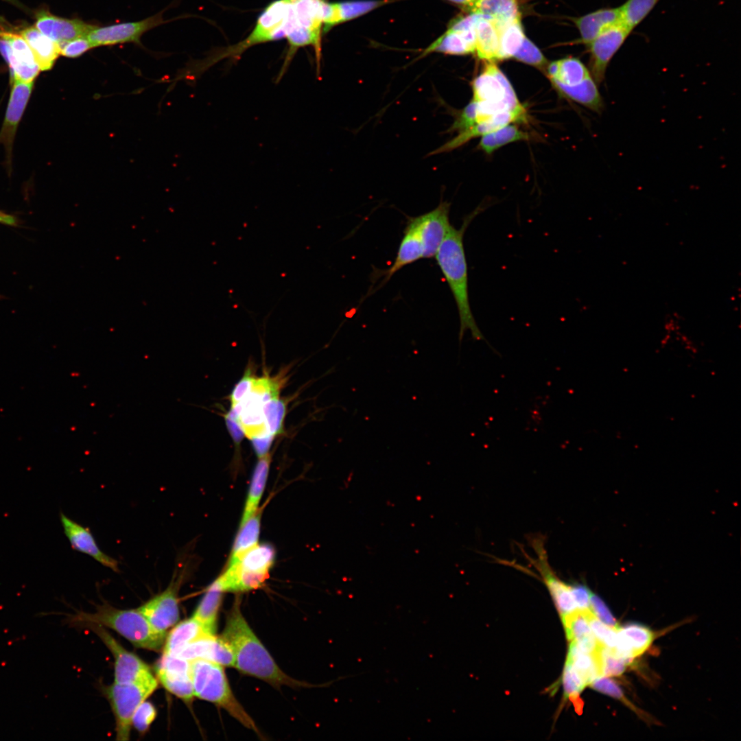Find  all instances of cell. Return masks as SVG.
<instances>
[{
	"label": "cell",
	"instance_id": "obj_13",
	"mask_svg": "<svg viewBox=\"0 0 741 741\" xmlns=\"http://www.w3.org/2000/svg\"><path fill=\"white\" fill-rule=\"evenodd\" d=\"M631 32L620 23L601 33L587 45L590 53L589 72L597 84L604 80L609 62Z\"/></svg>",
	"mask_w": 741,
	"mask_h": 741
},
{
	"label": "cell",
	"instance_id": "obj_25",
	"mask_svg": "<svg viewBox=\"0 0 741 741\" xmlns=\"http://www.w3.org/2000/svg\"><path fill=\"white\" fill-rule=\"evenodd\" d=\"M203 626L193 617L176 624L166 636L163 655L177 657L191 642L207 635Z\"/></svg>",
	"mask_w": 741,
	"mask_h": 741
},
{
	"label": "cell",
	"instance_id": "obj_32",
	"mask_svg": "<svg viewBox=\"0 0 741 741\" xmlns=\"http://www.w3.org/2000/svg\"><path fill=\"white\" fill-rule=\"evenodd\" d=\"M469 10L502 23L521 15L518 0H476Z\"/></svg>",
	"mask_w": 741,
	"mask_h": 741
},
{
	"label": "cell",
	"instance_id": "obj_54",
	"mask_svg": "<svg viewBox=\"0 0 741 741\" xmlns=\"http://www.w3.org/2000/svg\"><path fill=\"white\" fill-rule=\"evenodd\" d=\"M0 222L12 225L15 224V220L12 216L0 212Z\"/></svg>",
	"mask_w": 741,
	"mask_h": 741
},
{
	"label": "cell",
	"instance_id": "obj_50",
	"mask_svg": "<svg viewBox=\"0 0 741 741\" xmlns=\"http://www.w3.org/2000/svg\"><path fill=\"white\" fill-rule=\"evenodd\" d=\"M255 378L250 370H246L231 394V406L241 402L248 395L252 388Z\"/></svg>",
	"mask_w": 741,
	"mask_h": 741
},
{
	"label": "cell",
	"instance_id": "obj_11",
	"mask_svg": "<svg viewBox=\"0 0 741 741\" xmlns=\"http://www.w3.org/2000/svg\"><path fill=\"white\" fill-rule=\"evenodd\" d=\"M86 625L101 639L115 659V683H135L153 677L150 667L144 661L125 649L102 626Z\"/></svg>",
	"mask_w": 741,
	"mask_h": 741
},
{
	"label": "cell",
	"instance_id": "obj_33",
	"mask_svg": "<svg viewBox=\"0 0 741 741\" xmlns=\"http://www.w3.org/2000/svg\"><path fill=\"white\" fill-rule=\"evenodd\" d=\"M261 513L258 511L239 525L227 565L233 563L242 554L259 543Z\"/></svg>",
	"mask_w": 741,
	"mask_h": 741
},
{
	"label": "cell",
	"instance_id": "obj_53",
	"mask_svg": "<svg viewBox=\"0 0 741 741\" xmlns=\"http://www.w3.org/2000/svg\"><path fill=\"white\" fill-rule=\"evenodd\" d=\"M227 429L236 445H239L245 434L237 421L229 412L224 416Z\"/></svg>",
	"mask_w": 741,
	"mask_h": 741
},
{
	"label": "cell",
	"instance_id": "obj_1",
	"mask_svg": "<svg viewBox=\"0 0 741 741\" xmlns=\"http://www.w3.org/2000/svg\"><path fill=\"white\" fill-rule=\"evenodd\" d=\"M222 638L234 656V667L242 673L259 679L275 687H309L285 674L256 636L245 620L237 600L226 616Z\"/></svg>",
	"mask_w": 741,
	"mask_h": 741
},
{
	"label": "cell",
	"instance_id": "obj_16",
	"mask_svg": "<svg viewBox=\"0 0 741 741\" xmlns=\"http://www.w3.org/2000/svg\"><path fill=\"white\" fill-rule=\"evenodd\" d=\"M60 519L63 532L73 550L91 556L115 572H119L118 561L99 548L88 528L77 523L63 513H60Z\"/></svg>",
	"mask_w": 741,
	"mask_h": 741
},
{
	"label": "cell",
	"instance_id": "obj_49",
	"mask_svg": "<svg viewBox=\"0 0 741 741\" xmlns=\"http://www.w3.org/2000/svg\"><path fill=\"white\" fill-rule=\"evenodd\" d=\"M60 55L67 58H77L94 48L86 36L78 37L60 44Z\"/></svg>",
	"mask_w": 741,
	"mask_h": 741
},
{
	"label": "cell",
	"instance_id": "obj_37",
	"mask_svg": "<svg viewBox=\"0 0 741 741\" xmlns=\"http://www.w3.org/2000/svg\"><path fill=\"white\" fill-rule=\"evenodd\" d=\"M589 610H576L561 617L567 638L570 642H579L595 637L587 617Z\"/></svg>",
	"mask_w": 741,
	"mask_h": 741
},
{
	"label": "cell",
	"instance_id": "obj_46",
	"mask_svg": "<svg viewBox=\"0 0 741 741\" xmlns=\"http://www.w3.org/2000/svg\"><path fill=\"white\" fill-rule=\"evenodd\" d=\"M383 3V1H356L336 3L340 23L360 16L379 6Z\"/></svg>",
	"mask_w": 741,
	"mask_h": 741
},
{
	"label": "cell",
	"instance_id": "obj_18",
	"mask_svg": "<svg viewBox=\"0 0 741 741\" xmlns=\"http://www.w3.org/2000/svg\"><path fill=\"white\" fill-rule=\"evenodd\" d=\"M34 26L44 35L59 45L72 39L87 36L95 25L78 19H67L41 10L36 14Z\"/></svg>",
	"mask_w": 741,
	"mask_h": 741
},
{
	"label": "cell",
	"instance_id": "obj_44",
	"mask_svg": "<svg viewBox=\"0 0 741 741\" xmlns=\"http://www.w3.org/2000/svg\"><path fill=\"white\" fill-rule=\"evenodd\" d=\"M587 617L598 642L602 646L614 650L618 642L617 628H611L598 620L589 609Z\"/></svg>",
	"mask_w": 741,
	"mask_h": 741
},
{
	"label": "cell",
	"instance_id": "obj_4",
	"mask_svg": "<svg viewBox=\"0 0 741 741\" xmlns=\"http://www.w3.org/2000/svg\"><path fill=\"white\" fill-rule=\"evenodd\" d=\"M190 666L195 697L224 709L245 727L262 736L252 718L234 696L224 666L205 659L192 660Z\"/></svg>",
	"mask_w": 741,
	"mask_h": 741
},
{
	"label": "cell",
	"instance_id": "obj_14",
	"mask_svg": "<svg viewBox=\"0 0 741 741\" xmlns=\"http://www.w3.org/2000/svg\"><path fill=\"white\" fill-rule=\"evenodd\" d=\"M161 684L170 693L189 704L195 697L191 677L190 661L178 657L163 655L156 665Z\"/></svg>",
	"mask_w": 741,
	"mask_h": 741
},
{
	"label": "cell",
	"instance_id": "obj_55",
	"mask_svg": "<svg viewBox=\"0 0 741 741\" xmlns=\"http://www.w3.org/2000/svg\"><path fill=\"white\" fill-rule=\"evenodd\" d=\"M458 5H463L469 10L475 2L476 0H449Z\"/></svg>",
	"mask_w": 741,
	"mask_h": 741
},
{
	"label": "cell",
	"instance_id": "obj_24",
	"mask_svg": "<svg viewBox=\"0 0 741 741\" xmlns=\"http://www.w3.org/2000/svg\"><path fill=\"white\" fill-rule=\"evenodd\" d=\"M18 30L31 49L40 70H50L60 56V45L41 33L34 25L23 27Z\"/></svg>",
	"mask_w": 741,
	"mask_h": 741
},
{
	"label": "cell",
	"instance_id": "obj_21",
	"mask_svg": "<svg viewBox=\"0 0 741 741\" xmlns=\"http://www.w3.org/2000/svg\"><path fill=\"white\" fill-rule=\"evenodd\" d=\"M526 109L498 114L491 119L477 124L470 128L460 132L454 139L436 150L433 153L449 152L457 148L470 139L484 136L515 121H526Z\"/></svg>",
	"mask_w": 741,
	"mask_h": 741
},
{
	"label": "cell",
	"instance_id": "obj_52",
	"mask_svg": "<svg viewBox=\"0 0 741 741\" xmlns=\"http://www.w3.org/2000/svg\"><path fill=\"white\" fill-rule=\"evenodd\" d=\"M273 435H265L250 438L253 449L258 458L269 454V449L274 438Z\"/></svg>",
	"mask_w": 741,
	"mask_h": 741
},
{
	"label": "cell",
	"instance_id": "obj_43",
	"mask_svg": "<svg viewBox=\"0 0 741 741\" xmlns=\"http://www.w3.org/2000/svg\"><path fill=\"white\" fill-rule=\"evenodd\" d=\"M596 654L601 676H620L625 671L628 663L619 657L613 650L601 646Z\"/></svg>",
	"mask_w": 741,
	"mask_h": 741
},
{
	"label": "cell",
	"instance_id": "obj_23",
	"mask_svg": "<svg viewBox=\"0 0 741 741\" xmlns=\"http://www.w3.org/2000/svg\"><path fill=\"white\" fill-rule=\"evenodd\" d=\"M572 19L579 30L580 43L587 45L605 30L621 23L619 7L600 9Z\"/></svg>",
	"mask_w": 741,
	"mask_h": 741
},
{
	"label": "cell",
	"instance_id": "obj_56",
	"mask_svg": "<svg viewBox=\"0 0 741 741\" xmlns=\"http://www.w3.org/2000/svg\"><path fill=\"white\" fill-rule=\"evenodd\" d=\"M3 1H5L9 2L10 3H12V4L15 5H16V6H20V3H19V1L17 0H3Z\"/></svg>",
	"mask_w": 741,
	"mask_h": 741
},
{
	"label": "cell",
	"instance_id": "obj_7",
	"mask_svg": "<svg viewBox=\"0 0 741 741\" xmlns=\"http://www.w3.org/2000/svg\"><path fill=\"white\" fill-rule=\"evenodd\" d=\"M157 687L158 681L153 676L135 683H117L114 682L104 688V694L115 716L117 740H129L134 713Z\"/></svg>",
	"mask_w": 741,
	"mask_h": 741
},
{
	"label": "cell",
	"instance_id": "obj_39",
	"mask_svg": "<svg viewBox=\"0 0 741 741\" xmlns=\"http://www.w3.org/2000/svg\"><path fill=\"white\" fill-rule=\"evenodd\" d=\"M286 401L279 397H274L263 405V415L268 434L277 436L283 430L286 412Z\"/></svg>",
	"mask_w": 741,
	"mask_h": 741
},
{
	"label": "cell",
	"instance_id": "obj_15",
	"mask_svg": "<svg viewBox=\"0 0 741 741\" xmlns=\"http://www.w3.org/2000/svg\"><path fill=\"white\" fill-rule=\"evenodd\" d=\"M450 204L440 202L438 207L425 214L417 216L423 248V258L435 257L440 244L446 237L451 224L449 222Z\"/></svg>",
	"mask_w": 741,
	"mask_h": 741
},
{
	"label": "cell",
	"instance_id": "obj_30",
	"mask_svg": "<svg viewBox=\"0 0 741 741\" xmlns=\"http://www.w3.org/2000/svg\"><path fill=\"white\" fill-rule=\"evenodd\" d=\"M223 592L213 583L207 589L204 594L193 613L198 620L212 635H215L220 608Z\"/></svg>",
	"mask_w": 741,
	"mask_h": 741
},
{
	"label": "cell",
	"instance_id": "obj_26",
	"mask_svg": "<svg viewBox=\"0 0 741 741\" xmlns=\"http://www.w3.org/2000/svg\"><path fill=\"white\" fill-rule=\"evenodd\" d=\"M554 89L563 97L574 101L587 108L600 113L604 108L602 97L598 84L591 76L574 86L561 84L550 81Z\"/></svg>",
	"mask_w": 741,
	"mask_h": 741
},
{
	"label": "cell",
	"instance_id": "obj_6",
	"mask_svg": "<svg viewBox=\"0 0 741 741\" xmlns=\"http://www.w3.org/2000/svg\"><path fill=\"white\" fill-rule=\"evenodd\" d=\"M275 550L269 543H257L226 565L224 571L213 582L223 593H242L262 587L270 576L275 561Z\"/></svg>",
	"mask_w": 741,
	"mask_h": 741
},
{
	"label": "cell",
	"instance_id": "obj_57",
	"mask_svg": "<svg viewBox=\"0 0 741 741\" xmlns=\"http://www.w3.org/2000/svg\"><path fill=\"white\" fill-rule=\"evenodd\" d=\"M287 1H290V3H295V2H297V1H301V0H287Z\"/></svg>",
	"mask_w": 741,
	"mask_h": 741
},
{
	"label": "cell",
	"instance_id": "obj_35",
	"mask_svg": "<svg viewBox=\"0 0 741 741\" xmlns=\"http://www.w3.org/2000/svg\"><path fill=\"white\" fill-rule=\"evenodd\" d=\"M528 133L521 130L517 126L508 124L495 131L482 137L479 148L486 154H491L508 143L528 139Z\"/></svg>",
	"mask_w": 741,
	"mask_h": 741
},
{
	"label": "cell",
	"instance_id": "obj_45",
	"mask_svg": "<svg viewBox=\"0 0 741 741\" xmlns=\"http://www.w3.org/2000/svg\"><path fill=\"white\" fill-rule=\"evenodd\" d=\"M513 58L539 69L544 73L549 63L540 49L526 37Z\"/></svg>",
	"mask_w": 741,
	"mask_h": 741
},
{
	"label": "cell",
	"instance_id": "obj_29",
	"mask_svg": "<svg viewBox=\"0 0 741 741\" xmlns=\"http://www.w3.org/2000/svg\"><path fill=\"white\" fill-rule=\"evenodd\" d=\"M475 49L480 59L498 60L499 40L498 30L493 19L482 16L475 25Z\"/></svg>",
	"mask_w": 741,
	"mask_h": 741
},
{
	"label": "cell",
	"instance_id": "obj_20",
	"mask_svg": "<svg viewBox=\"0 0 741 741\" xmlns=\"http://www.w3.org/2000/svg\"><path fill=\"white\" fill-rule=\"evenodd\" d=\"M423 258V248L417 217L409 219L400 242L397 256L390 267L384 272L382 283L403 267Z\"/></svg>",
	"mask_w": 741,
	"mask_h": 741
},
{
	"label": "cell",
	"instance_id": "obj_10",
	"mask_svg": "<svg viewBox=\"0 0 741 741\" xmlns=\"http://www.w3.org/2000/svg\"><path fill=\"white\" fill-rule=\"evenodd\" d=\"M184 571V569L176 567L167 588L137 609L159 633L166 634V631L179 620L178 595Z\"/></svg>",
	"mask_w": 741,
	"mask_h": 741
},
{
	"label": "cell",
	"instance_id": "obj_31",
	"mask_svg": "<svg viewBox=\"0 0 741 741\" xmlns=\"http://www.w3.org/2000/svg\"><path fill=\"white\" fill-rule=\"evenodd\" d=\"M493 21L499 32L498 60L513 58L526 37L521 22V15L507 22Z\"/></svg>",
	"mask_w": 741,
	"mask_h": 741
},
{
	"label": "cell",
	"instance_id": "obj_27",
	"mask_svg": "<svg viewBox=\"0 0 741 741\" xmlns=\"http://www.w3.org/2000/svg\"><path fill=\"white\" fill-rule=\"evenodd\" d=\"M270 462V454L259 458L248 491L240 525L243 524L258 510L259 504L266 485Z\"/></svg>",
	"mask_w": 741,
	"mask_h": 741
},
{
	"label": "cell",
	"instance_id": "obj_5",
	"mask_svg": "<svg viewBox=\"0 0 741 741\" xmlns=\"http://www.w3.org/2000/svg\"><path fill=\"white\" fill-rule=\"evenodd\" d=\"M471 86L475 124L500 113L525 109L510 82L494 62L487 61Z\"/></svg>",
	"mask_w": 741,
	"mask_h": 741
},
{
	"label": "cell",
	"instance_id": "obj_47",
	"mask_svg": "<svg viewBox=\"0 0 741 741\" xmlns=\"http://www.w3.org/2000/svg\"><path fill=\"white\" fill-rule=\"evenodd\" d=\"M156 716V709L149 701H143L136 709L132 725L141 733L146 732Z\"/></svg>",
	"mask_w": 741,
	"mask_h": 741
},
{
	"label": "cell",
	"instance_id": "obj_8",
	"mask_svg": "<svg viewBox=\"0 0 741 741\" xmlns=\"http://www.w3.org/2000/svg\"><path fill=\"white\" fill-rule=\"evenodd\" d=\"M0 54L8 64L11 82H34L41 71L29 45L17 28L0 23Z\"/></svg>",
	"mask_w": 741,
	"mask_h": 741
},
{
	"label": "cell",
	"instance_id": "obj_51",
	"mask_svg": "<svg viewBox=\"0 0 741 741\" xmlns=\"http://www.w3.org/2000/svg\"><path fill=\"white\" fill-rule=\"evenodd\" d=\"M572 593L578 610L590 609V596L591 592L583 585H571Z\"/></svg>",
	"mask_w": 741,
	"mask_h": 741
},
{
	"label": "cell",
	"instance_id": "obj_36",
	"mask_svg": "<svg viewBox=\"0 0 741 741\" xmlns=\"http://www.w3.org/2000/svg\"><path fill=\"white\" fill-rule=\"evenodd\" d=\"M660 0H627L619 7L620 22L632 32L650 14Z\"/></svg>",
	"mask_w": 741,
	"mask_h": 741
},
{
	"label": "cell",
	"instance_id": "obj_28",
	"mask_svg": "<svg viewBox=\"0 0 741 741\" xmlns=\"http://www.w3.org/2000/svg\"><path fill=\"white\" fill-rule=\"evenodd\" d=\"M545 74L550 81L574 86L591 76L589 71L578 59L567 58L548 63Z\"/></svg>",
	"mask_w": 741,
	"mask_h": 741
},
{
	"label": "cell",
	"instance_id": "obj_48",
	"mask_svg": "<svg viewBox=\"0 0 741 741\" xmlns=\"http://www.w3.org/2000/svg\"><path fill=\"white\" fill-rule=\"evenodd\" d=\"M590 609L593 615L606 625L613 628H618V622L606 604L600 597L593 593L590 596Z\"/></svg>",
	"mask_w": 741,
	"mask_h": 741
},
{
	"label": "cell",
	"instance_id": "obj_42",
	"mask_svg": "<svg viewBox=\"0 0 741 741\" xmlns=\"http://www.w3.org/2000/svg\"><path fill=\"white\" fill-rule=\"evenodd\" d=\"M285 37L290 45V52L292 50L300 47L313 45L316 50L317 60L319 61L320 32L296 25L293 23L292 21L291 27Z\"/></svg>",
	"mask_w": 741,
	"mask_h": 741
},
{
	"label": "cell",
	"instance_id": "obj_17",
	"mask_svg": "<svg viewBox=\"0 0 741 741\" xmlns=\"http://www.w3.org/2000/svg\"><path fill=\"white\" fill-rule=\"evenodd\" d=\"M11 83L12 86L10 97L0 132V144H3L5 147L8 165L11 161L12 144L17 126L27 106L34 85V82L26 83L18 80H14Z\"/></svg>",
	"mask_w": 741,
	"mask_h": 741
},
{
	"label": "cell",
	"instance_id": "obj_9",
	"mask_svg": "<svg viewBox=\"0 0 741 741\" xmlns=\"http://www.w3.org/2000/svg\"><path fill=\"white\" fill-rule=\"evenodd\" d=\"M292 21V3L287 0L273 1L259 15L251 34L227 55L240 54L254 45L285 38Z\"/></svg>",
	"mask_w": 741,
	"mask_h": 741
},
{
	"label": "cell",
	"instance_id": "obj_2",
	"mask_svg": "<svg viewBox=\"0 0 741 741\" xmlns=\"http://www.w3.org/2000/svg\"><path fill=\"white\" fill-rule=\"evenodd\" d=\"M480 209L478 208L468 215L463 220L459 228H455L451 226L435 257L448 283L458 309L460 319V344L464 333L469 331L474 340L484 341L491 349L498 355L499 353L486 340L478 327L471 309L469 298L467 265L463 238L469 225L480 213Z\"/></svg>",
	"mask_w": 741,
	"mask_h": 741
},
{
	"label": "cell",
	"instance_id": "obj_34",
	"mask_svg": "<svg viewBox=\"0 0 741 741\" xmlns=\"http://www.w3.org/2000/svg\"><path fill=\"white\" fill-rule=\"evenodd\" d=\"M566 662L572 666L587 685L590 684L596 678L601 677L596 652L591 654L583 652L573 642H570Z\"/></svg>",
	"mask_w": 741,
	"mask_h": 741
},
{
	"label": "cell",
	"instance_id": "obj_3",
	"mask_svg": "<svg viewBox=\"0 0 741 741\" xmlns=\"http://www.w3.org/2000/svg\"><path fill=\"white\" fill-rule=\"evenodd\" d=\"M70 621L110 628L134 646L156 652L163 647L166 637V634L156 631L137 609H119L108 603L99 605L94 613H79Z\"/></svg>",
	"mask_w": 741,
	"mask_h": 741
},
{
	"label": "cell",
	"instance_id": "obj_38",
	"mask_svg": "<svg viewBox=\"0 0 741 741\" xmlns=\"http://www.w3.org/2000/svg\"><path fill=\"white\" fill-rule=\"evenodd\" d=\"M432 51H439L451 55H464L474 51L458 32L448 29L426 49L423 55Z\"/></svg>",
	"mask_w": 741,
	"mask_h": 741
},
{
	"label": "cell",
	"instance_id": "obj_22",
	"mask_svg": "<svg viewBox=\"0 0 741 741\" xmlns=\"http://www.w3.org/2000/svg\"><path fill=\"white\" fill-rule=\"evenodd\" d=\"M618 642L614 652L629 663L650 646L654 639L652 631L638 623H628L617 628Z\"/></svg>",
	"mask_w": 741,
	"mask_h": 741
},
{
	"label": "cell",
	"instance_id": "obj_19",
	"mask_svg": "<svg viewBox=\"0 0 741 741\" xmlns=\"http://www.w3.org/2000/svg\"><path fill=\"white\" fill-rule=\"evenodd\" d=\"M187 661L205 659L222 666L234 667V656L228 645L215 635L202 637L187 645L177 656Z\"/></svg>",
	"mask_w": 741,
	"mask_h": 741
},
{
	"label": "cell",
	"instance_id": "obj_12",
	"mask_svg": "<svg viewBox=\"0 0 741 741\" xmlns=\"http://www.w3.org/2000/svg\"><path fill=\"white\" fill-rule=\"evenodd\" d=\"M163 12L135 22H126L108 26H94L87 38L93 47L139 43L141 36L146 32L164 23Z\"/></svg>",
	"mask_w": 741,
	"mask_h": 741
},
{
	"label": "cell",
	"instance_id": "obj_40",
	"mask_svg": "<svg viewBox=\"0 0 741 741\" xmlns=\"http://www.w3.org/2000/svg\"><path fill=\"white\" fill-rule=\"evenodd\" d=\"M593 690L620 701L626 707L633 711L638 716L646 722L651 721L648 714L635 707L624 694L623 691L613 679L608 677H598L590 683Z\"/></svg>",
	"mask_w": 741,
	"mask_h": 741
},
{
	"label": "cell",
	"instance_id": "obj_41",
	"mask_svg": "<svg viewBox=\"0 0 741 741\" xmlns=\"http://www.w3.org/2000/svg\"><path fill=\"white\" fill-rule=\"evenodd\" d=\"M563 683L565 697L569 698L574 705L576 710L580 714L583 709V702L579 698V694L587 684L568 662H565Z\"/></svg>",
	"mask_w": 741,
	"mask_h": 741
}]
</instances>
